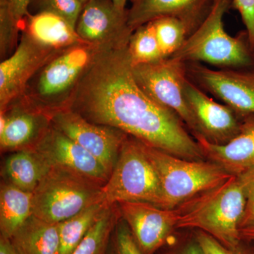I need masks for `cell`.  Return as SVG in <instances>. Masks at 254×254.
Here are the masks:
<instances>
[{"label": "cell", "mask_w": 254, "mask_h": 254, "mask_svg": "<svg viewBox=\"0 0 254 254\" xmlns=\"http://www.w3.org/2000/svg\"><path fill=\"white\" fill-rule=\"evenodd\" d=\"M70 109L145 144L186 160H205L183 122L138 86L127 46L100 50L81 80Z\"/></svg>", "instance_id": "6da1fadb"}, {"label": "cell", "mask_w": 254, "mask_h": 254, "mask_svg": "<svg viewBox=\"0 0 254 254\" xmlns=\"http://www.w3.org/2000/svg\"><path fill=\"white\" fill-rule=\"evenodd\" d=\"M245 205L240 179L232 176L222 185L198 193L175 208L176 229L204 232L231 248L242 240L240 225Z\"/></svg>", "instance_id": "7a4b0ae2"}, {"label": "cell", "mask_w": 254, "mask_h": 254, "mask_svg": "<svg viewBox=\"0 0 254 254\" xmlns=\"http://www.w3.org/2000/svg\"><path fill=\"white\" fill-rule=\"evenodd\" d=\"M102 49L83 43L58 52L33 76L20 99L50 116L69 108L81 80Z\"/></svg>", "instance_id": "3957f363"}, {"label": "cell", "mask_w": 254, "mask_h": 254, "mask_svg": "<svg viewBox=\"0 0 254 254\" xmlns=\"http://www.w3.org/2000/svg\"><path fill=\"white\" fill-rule=\"evenodd\" d=\"M232 4V0H215L203 21L172 58L185 64L205 63L219 68L254 66V53L246 33L232 36L225 30L224 18Z\"/></svg>", "instance_id": "277c9868"}, {"label": "cell", "mask_w": 254, "mask_h": 254, "mask_svg": "<svg viewBox=\"0 0 254 254\" xmlns=\"http://www.w3.org/2000/svg\"><path fill=\"white\" fill-rule=\"evenodd\" d=\"M141 145L160 181V208H177L192 197L215 188L234 176L210 160H186L143 142Z\"/></svg>", "instance_id": "5b68a950"}, {"label": "cell", "mask_w": 254, "mask_h": 254, "mask_svg": "<svg viewBox=\"0 0 254 254\" xmlns=\"http://www.w3.org/2000/svg\"><path fill=\"white\" fill-rule=\"evenodd\" d=\"M103 187L66 170H50L33 191V215L59 224L103 201Z\"/></svg>", "instance_id": "8992f818"}, {"label": "cell", "mask_w": 254, "mask_h": 254, "mask_svg": "<svg viewBox=\"0 0 254 254\" xmlns=\"http://www.w3.org/2000/svg\"><path fill=\"white\" fill-rule=\"evenodd\" d=\"M103 192V201L108 205L138 201L160 208V181L139 140L127 136Z\"/></svg>", "instance_id": "52a82bcc"}, {"label": "cell", "mask_w": 254, "mask_h": 254, "mask_svg": "<svg viewBox=\"0 0 254 254\" xmlns=\"http://www.w3.org/2000/svg\"><path fill=\"white\" fill-rule=\"evenodd\" d=\"M133 73L138 86L151 99L176 114L195 139L199 136L184 92L188 77L187 64L169 57L155 63L135 65Z\"/></svg>", "instance_id": "ba28073f"}, {"label": "cell", "mask_w": 254, "mask_h": 254, "mask_svg": "<svg viewBox=\"0 0 254 254\" xmlns=\"http://www.w3.org/2000/svg\"><path fill=\"white\" fill-rule=\"evenodd\" d=\"M187 75L200 88L222 100L240 118L254 114V66L213 68L187 63Z\"/></svg>", "instance_id": "9c48e42d"}, {"label": "cell", "mask_w": 254, "mask_h": 254, "mask_svg": "<svg viewBox=\"0 0 254 254\" xmlns=\"http://www.w3.org/2000/svg\"><path fill=\"white\" fill-rule=\"evenodd\" d=\"M51 124L93 155L110 175L128 136L127 133L91 123L70 108L52 114Z\"/></svg>", "instance_id": "30bf717a"}, {"label": "cell", "mask_w": 254, "mask_h": 254, "mask_svg": "<svg viewBox=\"0 0 254 254\" xmlns=\"http://www.w3.org/2000/svg\"><path fill=\"white\" fill-rule=\"evenodd\" d=\"M16 50L0 64V112L21 98L33 76L58 52L42 46L21 31Z\"/></svg>", "instance_id": "8fae6325"}, {"label": "cell", "mask_w": 254, "mask_h": 254, "mask_svg": "<svg viewBox=\"0 0 254 254\" xmlns=\"http://www.w3.org/2000/svg\"><path fill=\"white\" fill-rule=\"evenodd\" d=\"M31 149L50 168L66 170L102 187L109 180L110 174L93 155L52 124Z\"/></svg>", "instance_id": "7c38bea8"}, {"label": "cell", "mask_w": 254, "mask_h": 254, "mask_svg": "<svg viewBox=\"0 0 254 254\" xmlns=\"http://www.w3.org/2000/svg\"><path fill=\"white\" fill-rule=\"evenodd\" d=\"M121 218L128 225L143 254H155L168 243L176 229L175 208H159L145 202L118 203Z\"/></svg>", "instance_id": "4fadbf2b"}, {"label": "cell", "mask_w": 254, "mask_h": 254, "mask_svg": "<svg viewBox=\"0 0 254 254\" xmlns=\"http://www.w3.org/2000/svg\"><path fill=\"white\" fill-rule=\"evenodd\" d=\"M76 31L82 41L101 48L128 46L133 31L127 10H119L111 0H89L83 4Z\"/></svg>", "instance_id": "5bb4252c"}, {"label": "cell", "mask_w": 254, "mask_h": 254, "mask_svg": "<svg viewBox=\"0 0 254 254\" xmlns=\"http://www.w3.org/2000/svg\"><path fill=\"white\" fill-rule=\"evenodd\" d=\"M184 92L199 136L210 143L222 145L238 134L241 120L233 110L209 97L189 76L185 82Z\"/></svg>", "instance_id": "9a60e30c"}, {"label": "cell", "mask_w": 254, "mask_h": 254, "mask_svg": "<svg viewBox=\"0 0 254 254\" xmlns=\"http://www.w3.org/2000/svg\"><path fill=\"white\" fill-rule=\"evenodd\" d=\"M215 0H133L127 9L132 31L163 16H173L186 25L190 35L201 23Z\"/></svg>", "instance_id": "2e32d148"}, {"label": "cell", "mask_w": 254, "mask_h": 254, "mask_svg": "<svg viewBox=\"0 0 254 254\" xmlns=\"http://www.w3.org/2000/svg\"><path fill=\"white\" fill-rule=\"evenodd\" d=\"M0 113H4L6 117V125L0 131L1 152L31 148L51 125L50 115L20 98Z\"/></svg>", "instance_id": "e0dca14e"}, {"label": "cell", "mask_w": 254, "mask_h": 254, "mask_svg": "<svg viewBox=\"0 0 254 254\" xmlns=\"http://www.w3.org/2000/svg\"><path fill=\"white\" fill-rule=\"evenodd\" d=\"M205 158L234 176L254 168V114L241 118L240 132L225 144L210 143L203 137L195 138Z\"/></svg>", "instance_id": "ac0fdd59"}, {"label": "cell", "mask_w": 254, "mask_h": 254, "mask_svg": "<svg viewBox=\"0 0 254 254\" xmlns=\"http://www.w3.org/2000/svg\"><path fill=\"white\" fill-rule=\"evenodd\" d=\"M21 31L42 46L55 50L85 43L78 36L74 26L53 13H28L21 24Z\"/></svg>", "instance_id": "d6986e66"}, {"label": "cell", "mask_w": 254, "mask_h": 254, "mask_svg": "<svg viewBox=\"0 0 254 254\" xmlns=\"http://www.w3.org/2000/svg\"><path fill=\"white\" fill-rule=\"evenodd\" d=\"M19 254H60L58 224L32 215L9 239Z\"/></svg>", "instance_id": "ffe728a7"}, {"label": "cell", "mask_w": 254, "mask_h": 254, "mask_svg": "<svg viewBox=\"0 0 254 254\" xmlns=\"http://www.w3.org/2000/svg\"><path fill=\"white\" fill-rule=\"evenodd\" d=\"M50 167L31 148L17 150L5 160L3 173L4 181L25 191L33 192Z\"/></svg>", "instance_id": "44dd1931"}, {"label": "cell", "mask_w": 254, "mask_h": 254, "mask_svg": "<svg viewBox=\"0 0 254 254\" xmlns=\"http://www.w3.org/2000/svg\"><path fill=\"white\" fill-rule=\"evenodd\" d=\"M33 215V192L25 191L6 181L0 187V236L11 238Z\"/></svg>", "instance_id": "7402d4cb"}, {"label": "cell", "mask_w": 254, "mask_h": 254, "mask_svg": "<svg viewBox=\"0 0 254 254\" xmlns=\"http://www.w3.org/2000/svg\"><path fill=\"white\" fill-rule=\"evenodd\" d=\"M120 218L118 204L108 205L71 254H106L112 234Z\"/></svg>", "instance_id": "603a6c76"}, {"label": "cell", "mask_w": 254, "mask_h": 254, "mask_svg": "<svg viewBox=\"0 0 254 254\" xmlns=\"http://www.w3.org/2000/svg\"><path fill=\"white\" fill-rule=\"evenodd\" d=\"M108 205L104 202H100L58 224L60 240V254H71Z\"/></svg>", "instance_id": "cb8c5ba5"}, {"label": "cell", "mask_w": 254, "mask_h": 254, "mask_svg": "<svg viewBox=\"0 0 254 254\" xmlns=\"http://www.w3.org/2000/svg\"><path fill=\"white\" fill-rule=\"evenodd\" d=\"M127 50L133 66L155 63L164 58L151 21L132 33Z\"/></svg>", "instance_id": "d4e9b609"}, {"label": "cell", "mask_w": 254, "mask_h": 254, "mask_svg": "<svg viewBox=\"0 0 254 254\" xmlns=\"http://www.w3.org/2000/svg\"><path fill=\"white\" fill-rule=\"evenodd\" d=\"M151 22L164 58L175 54L190 36L186 25L173 16H163Z\"/></svg>", "instance_id": "484cf974"}, {"label": "cell", "mask_w": 254, "mask_h": 254, "mask_svg": "<svg viewBox=\"0 0 254 254\" xmlns=\"http://www.w3.org/2000/svg\"><path fill=\"white\" fill-rule=\"evenodd\" d=\"M21 24L11 12L5 0H0V56L4 60L14 53L18 46V33Z\"/></svg>", "instance_id": "4316f807"}, {"label": "cell", "mask_w": 254, "mask_h": 254, "mask_svg": "<svg viewBox=\"0 0 254 254\" xmlns=\"http://www.w3.org/2000/svg\"><path fill=\"white\" fill-rule=\"evenodd\" d=\"M80 0H31L28 11L33 13H53L61 16L76 28L78 18L83 9Z\"/></svg>", "instance_id": "83f0119b"}, {"label": "cell", "mask_w": 254, "mask_h": 254, "mask_svg": "<svg viewBox=\"0 0 254 254\" xmlns=\"http://www.w3.org/2000/svg\"><path fill=\"white\" fill-rule=\"evenodd\" d=\"M106 254H143L122 218L114 229Z\"/></svg>", "instance_id": "f1b7e54d"}, {"label": "cell", "mask_w": 254, "mask_h": 254, "mask_svg": "<svg viewBox=\"0 0 254 254\" xmlns=\"http://www.w3.org/2000/svg\"><path fill=\"white\" fill-rule=\"evenodd\" d=\"M193 235L204 254H254V249L246 240L229 248L204 232L196 230Z\"/></svg>", "instance_id": "f546056e"}, {"label": "cell", "mask_w": 254, "mask_h": 254, "mask_svg": "<svg viewBox=\"0 0 254 254\" xmlns=\"http://www.w3.org/2000/svg\"><path fill=\"white\" fill-rule=\"evenodd\" d=\"M237 177L242 184L246 198L245 213L241 220L240 229L244 225L254 222V168Z\"/></svg>", "instance_id": "4dcf8cb0"}, {"label": "cell", "mask_w": 254, "mask_h": 254, "mask_svg": "<svg viewBox=\"0 0 254 254\" xmlns=\"http://www.w3.org/2000/svg\"><path fill=\"white\" fill-rule=\"evenodd\" d=\"M232 6L242 18L246 28L247 41L254 53V0H232Z\"/></svg>", "instance_id": "1f68e13d"}, {"label": "cell", "mask_w": 254, "mask_h": 254, "mask_svg": "<svg viewBox=\"0 0 254 254\" xmlns=\"http://www.w3.org/2000/svg\"><path fill=\"white\" fill-rule=\"evenodd\" d=\"M163 254H204V253L193 235L192 238L185 241L180 245L171 247Z\"/></svg>", "instance_id": "d6a6232c"}, {"label": "cell", "mask_w": 254, "mask_h": 254, "mask_svg": "<svg viewBox=\"0 0 254 254\" xmlns=\"http://www.w3.org/2000/svg\"><path fill=\"white\" fill-rule=\"evenodd\" d=\"M9 5L11 12L18 22L22 24L23 19L28 14L31 0H5Z\"/></svg>", "instance_id": "836d02e7"}, {"label": "cell", "mask_w": 254, "mask_h": 254, "mask_svg": "<svg viewBox=\"0 0 254 254\" xmlns=\"http://www.w3.org/2000/svg\"><path fill=\"white\" fill-rule=\"evenodd\" d=\"M240 233L242 240L254 242V222H250L240 227Z\"/></svg>", "instance_id": "e575fe53"}, {"label": "cell", "mask_w": 254, "mask_h": 254, "mask_svg": "<svg viewBox=\"0 0 254 254\" xmlns=\"http://www.w3.org/2000/svg\"><path fill=\"white\" fill-rule=\"evenodd\" d=\"M0 254H19L11 245L9 239L0 236Z\"/></svg>", "instance_id": "d590c367"}, {"label": "cell", "mask_w": 254, "mask_h": 254, "mask_svg": "<svg viewBox=\"0 0 254 254\" xmlns=\"http://www.w3.org/2000/svg\"><path fill=\"white\" fill-rule=\"evenodd\" d=\"M111 1H113V4L119 10L122 11H126L127 10L126 9L127 3L128 1L131 2L133 0H111Z\"/></svg>", "instance_id": "8d00e7d4"}, {"label": "cell", "mask_w": 254, "mask_h": 254, "mask_svg": "<svg viewBox=\"0 0 254 254\" xmlns=\"http://www.w3.org/2000/svg\"><path fill=\"white\" fill-rule=\"evenodd\" d=\"M83 4H86L87 1H89V0H80Z\"/></svg>", "instance_id": "74e56055"}, {"label": "cell", "mask_w": 254, "mask_h": 254, "mask_svg": "<svg viewBox=\"0 0 254 254\" xmlns=\"http://www.w3.org/2000/svg\"></svg>", "instance_id": "f35d334b"}]
</instances>
